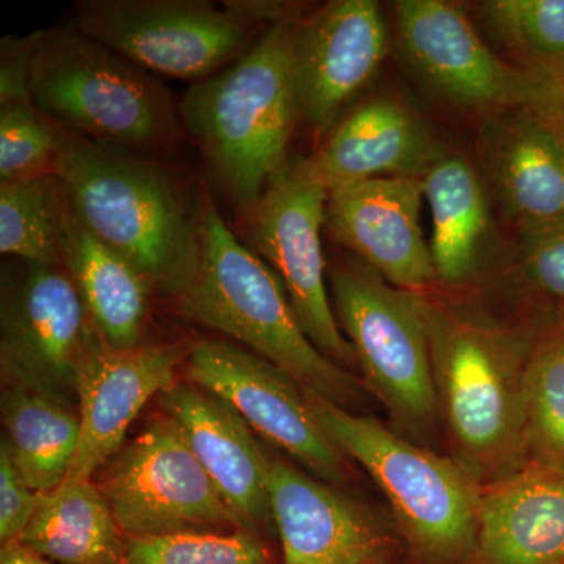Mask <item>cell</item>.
Returning a JSON list of instances; mask_svg holds the SVG:
<instances>
[{
    "label": "cell",
    "mask_w": 564,
    "mask_h": 564,
    "mask_svg": "<svg viewBox=\"0 0 564 564\" xmlns=\"http://www.w3.org/2000/svg\"><path fill=\"white\" fill-rule=\"evenodd\" d=\"M31 95L58 128L121 150L162 147L180 132L169 88L77 28L43 32Z\"/></svg>",
    "instance_id": "cell-6"
},
{
    "label": "cell",
    "mask_w": 564,
    "mask_h": 564,
    "mask_svg": "<svg viewBox=\"0 0 564 564\" xmlns=\"http://www.w3.org/2000/svg\"><path fill=\"white\" fill-rule=\"evenodd\" d=\"M162 403L243 524L254 530L273 521V459L263 452L242 415L220 397L187 384L174 383L166 389Z\"/></svg>",
    "instance_id": "cell-17"
},
{
    "label": "cell",
    "mask_w": 564,
    "mask_h": 564,
    "mask_svg": "<svg viewBox=\"0 0 564 564\" xmlns=\"http://www.w3.org/2000/svg\"><path fill=\"white\" fill-rule=\"evenodd\" d=\"M66 203L68 196L54 173L0 182V252L18 261L62 265Z\"/></svg>",
    "instance_id": "cell-26"
},
{
    "label": "cell",
    "mask_w": 564,
    "mask_h": 564,
    "mask_svg": "<svg viewBox=\"0 0 564 564\" xmlns=\"http://www.w3.org/2000/svg\"><path fill=\"white\" fill-rule=\"evenodd\" d=\"M400 50L430 88L459 106L521 107L524 66L497 57L463 9L445 0L395 3Z\"/></svg>",
    "instance_id": "cell-14"
},
{
    "label": "cell",
    "mask_w": 564,
    "mask_h": 564,
    "mask_svg": "<svg viewBox=\"0 0 564 564\" xmlns=\"http://www.w3.org/2000/svg\"><path fill=\"white\" fill-rule=\"evenodd\" d=\"M122 564H270L254 530L128 538Z\"/></svg>",
    "instance_id": "cell-28"
},
{
    "label": "cell",
    "mask_w": 564,
    "mask_h": 564,
    "mask_svg": "<svg viewBox=\"0 0 564 564\" xmlns=\"http://www.w3.org/2000/svg\"><path fill=\"white\" fill-rule=\"evenodd\" d=\"M3 440L33 491H55L68 477L80 443V414L68 404L20 389L2 391Z\"/></svg>",
    "instance_id": "cell-25"
},
{
    "label": "cell",
    "mask_w": 564,
    "mask_h": 564,
    "mask_svg": "<svg viewBox=\"0 0 564 564\" xmlns=\"http://www.w3.org/2000/svg\"><path fill=\"white\" fill-rule=\"evenodd\" d=\"M76 28L163 76L202 82L254 46L259 22L206 0H77Z\"/></svg>",
    "instance_id": "cell-9"
},
{
    "label": "cell",
    "mask_w": 564,
    "mask_h": 564,
    "mask_svg": "<svg viewBox=\"0 0 564 564\" xmlns=\"http://www.w3.org/2000/svg\"><path fill=\"white\" fill-rule=\"evenodd\" d=\"M521 234V265L538 291L564 306V215Z\"/></svg>",
    "instance_id": "cell-31"
},
{
    "label": "cell",
    "mask_w": 564,
    "mask_h": 564,
    "mask_svg": "<svg viewBox=\"0 0 564 564\" xmlns=\"http://www.w3.org/2000/svg\"><path fill=\"white\" fill-rule=\"evenodd\" d=\"M302 20L270 25L242 58L192 84L180 106L223 191L245 214L284 169L300 120L292 47Z\"/></svg>",
    "instance_id": "cell-4"
},
{
    "label": "cell",
    "mask_w": 564,
    "mask_h": 564,
    "mask_svg": "<svg viewBox=\"0 0 564 564\" xmlns=\"http://www.w3.org/2000/svg\"><path fill=\"white\" fill-rule=\"evenodd\" d=\"M270 497L284 564H383L373 519L314 475L273 459Z\"/></svg>",
    "instance_id": "cell-18"
},
{
    "label": "cell",
    "mask_w": 564,
    "mask_h": 564,
    "mask_svg": "<svg viewBox=\"0 0 564 564\" xmlns=\"http://www.w3.org/2000/svg\"><path fill=\"white\" fill-rule=\"evenodd\" d=\"M304 395L326 437L383 491L400 533L423 563L458 564L474 555L484 485L462 463L318 393L304 389Z\"/></svg>",
    "instance_id": "cell-5"
},
{
    "label": "cell",
    "mask_w": 564,
    "mask_h": 564,
    "mask_svg": "<svg viewBox=\"0 0 564 564\" xmlns=\"http://www.w3.org/2000/svg\"><path fill=\"white\" fill-rule=\"evenodd\" d=\"M198 207L202 258L191 288L177 300L181 313L250 348L307 391L347 410L361 402L362 380L315 347L278 274L237 240L209 195Z\"/></svg>",
    "instance_id": "cell-3"
},
{
    "label": "cell",
    "mask_w": 564,
    "mask_h": 564,
    "mask_svg": "<svg viewBox=\"0 0 564 564\" xmlns=\"http://www.w3.org/2000/svg\"><path fill=\"white\" fill-rule=\"evenodd\" d=\"M54 174L82 225L133 263L154 292L176 300L187 292L202 258L199 207L188 206L169 172L62 129Z\"/></svg>",
    "instance_id": "cell-1"
},
{
    "label": "cell",
    "mask_w": 564,
    "mask_h": 564,
    "mask_svg": "<svg viewBox=\"0 0 564 564\" xmlns=\"http://www.w3.org/2000/svg\"><path fill=\"white\" fill-rule=\"evenodd\" d=\"M433 218L430 251L437 281L458 285L474 273L488 236L484 188L463 155H443L422 176Z\"/></svg>",
    "instance_id": "cell-24"
},
{
    "label": "cell",
    "mask_w": 564,
    "mask_h": 564,
    "mask_svg": "<svg viewBox=\"0 0 564 564\" xmlns=\"http://www.w3.org/2000/svg\"><path fill=\"white\" fill-rule=\"evenodd\" d=\"M422 177H381L329 192L326 226L389 284L423 293L437 281L421 229Z\"/></svg>",
    "instance_id": "cell-15"
},
{
    "label": "cell",
    "mask_w": 564,
    "mask_h": 564,
    "mask_svg": "<svg viewBox=\"0 0 564 564\" xmlns=\"http://www.w3.org/2000/svg\"><path fill=\"white\" fill-rule=\"evenodd\" d=\"M524 69L527 91L521 107L540 115L564 140V57L524 65Z\"/></svg>",
    "instance_id": "cell-33"
},
{
    "label": "cell",
    "mask_w": 564,
    "mask_h": 564,
    "mask_svg": "<svg viewBox=\"0 0 564 564\" xmlns=\"http://www.w3.org/2000/svg\"><path fill=\"white\" fill-rule=\"evenodd\" d=\"M61 147L62 129L35 104H0V181L54 173Z\"/></svg>",
    "instance_id": "cell-30"
},
{
    "label": "cell",
    "mask_w": 564,
    "mask_h": 564,
    "mask_svg": "<svg viewBox=\"0 0 564 564\" xmlns=\"http://www.w3.org/2000/svg\"><path fill=\"white\" fill-rule=\"evenodd\" d=\"M106 345L62 265L20 261L3 273V388L40 393L74 408L85 370Z\"/></svg>",
    "instance_id": "cell-8"
},
{
    "label": "cell",
    "mask_w": 564,
    "mask_h": 564,
    "mask_svg": "<svg viewBox=\"0 0 564 564\" xmlns=\"http://www.w3.org/2000/svg\"><path fill=\"white\" fill-rule=\"evenodd\" d=\"M61 261L104 343L113 350L140 347L154 289L133 263L82 225L69 199Z\"/></svg>",
    "instance_id": "cell-22"
},
{
    "label": "cell",
    "mask_w": 564,
    "mask_h": 564,
    "mask_svg": "<svg viewBox=\"0 0 564 564\" xmlns=\"http://www.w3.org/2000/svg\"><path fill=\"white\" fill-rule=\"evenodd\" d=\"M0 564H55L44 558L31 549L25 547L20 541L2 544L0 549Z\"/></svg>",
    "instance_id": "cell-35"
},
{
    "label": "cell",
    "mask_w": 564,
    "mask_h": 564,
    "mask_svg": "<svg viewBox=\"0 0 564 564\" xmlns=\"http://www.w3.org/2000/svg\"><path fill=\"white\" fill-rule=\"evenodd\" d=\"M494 187L519 232L564 215V140L540 115L511 107L486 140Z\"/></svg>",
    "instance_id": "cell-21"
},
{
    "label": "cell",
    "mask_w": 564,
    "mask_h": 564,
    "mask_svg": "<svg viewBox=\"0 0 564 564\" xmlns=\"http://www.w3.org/2000/svg\"><path fill=\"white\" fill-rule=\"evenodd\" d=\"M187 373L315 478L328 485L347 481V458L322 432L302 384L280 367L228 340L203 339L191 345Z\"/></svg>",
    "instance_id": "cell-12"
},
{
    "label": "cell",
    "mask_w": 564,
    "mask_h": 564,
    "mask_svg": "<svg viewBox=\"0 0 564 564\" xmlns=\"http://www.w3.org/2000/svg\"><path fill=\"white\" fill-rule=\"evenodd\" d=\"M104 467L98 488L124 536L248 529L169 414L148 423Z\"/></svg>",
    "instance_id": "cell-10"
},
{
    "label": "cell",
    "mask_w": 564,
    "mask_h": 564,
    "mask_svg": "<svg viewBox=\"0 0 564 564\" xmlns=\"http://www.w3.org/2000/svg\"><path fill=\"white\" fill-rule=\"evenodd\" d=\"M441 419L463 464L481 485L529 464L525 369L534 339L425 295Z\"/></svg>",
    "instance_id": "cell-2"
},
{
    "label": "cell",
    "mask_w": 564,
    "mask_h": 564,
    "mask_svg": "<svg viewBox=\"0 0 564 564\" xmlns=\"http://www.w3.org/2000/svg\"><path fill=\"white\" fill-rule=\"evenodd\" d=\"M332 284L364 388L384 404L397 433L417 444L432 440L441 411L425 292L395 288L362 261L336 267Z\"/></svg>",
    "instance_id": "cell-7"
},
{
    "label": "cell",
    "mask_w": 564,
    "mask_h": 564,
    "mask_svg": "<svg viewBox=\"0 0 564 564\" xmlns=\"http://www.w3.org/2000/svg\"><path fill=\"white\" fill-rule=\"evenodd\" d=\"M329 191L304 162L284 165L248 212L256 254L278 274L300 325L315 347L344 369H358L355 350L334 317L326 289L321 229Z\"/></svg>",
    "instance_id": "cell-11"
},
{
    "label": "cell",
    "mask_w": 564,
    "mask_h": 564,
    "mask_svg": "<svg viewBox=\"0 0 564 564\" xmlns=\"http://www.w3.org/2000/svg\"><path fill=\"white\" fill-rule=\"evenodd\" d=\"M556 323H558L560 328L564 329V306L560 310L558 318H556Z\"/></svg>",
    "instance_id": "cell-36"
},
{
    "label": "cell",
    "mask_w": 564,
    "mask_h": 564,
    "mask_svg": "<svg viewBox=\"0 0 564 564\" xmlns=\"http://www.w3.org/2000/svg\"><path fill=\"white\" fill-rule=\"evenodd\" d=\"M525 444L529 464L564 470V329L556 322L527 361Z\"/></svg>",
    "instance_id": "cell-27"
},
{
    "label": "cell",
    "mask_w": 564,
    "mask_h": 564,
    "mask_svg": "<svg viewBox=\"0 0 564 564\" xmlns=\"http://www.w3.org/2000/svg\"><path fill=\"white\" fill-rule=\"evenodd\" d=\"M388 50V28L373 0H333L303 18L292 47L300 120L326 131L372 79Z\"/></svg>",
    "instance_id": "cell-13"
},
{
    "label": "cell",
    "mask_w": 564,
    "mask_h": 564,
    "mask_svg": "<svg viewBox=\"0 0 564 564\" xmlns=\"http://www.w3.org/2000/svg\"><path fill=\"white\" fill-rule=\"evenodd\" d=\"M95 481H63L46 494L20 543L55 564H122L126 544Z\"/></svg>",
    "instance_id": "cell-23"
},
{
    "label": "cell",
    "mask_w": 564,
    "mask_h": 564,
    "mask_svg": "<svg viewBox=\"0 0 564 564\" xmlns=\"http://www.w3.org/2000/svg\"><path fill=\"white\" fill-rule=\"evenodd\" d=\"M191 347L143 345L93 358L79 388L80 443L65 481H90L122 448L126 433L155 393L176 383Z\"/></svg>",
    "instance_id": "cell-16"
},
{
    "label": "cell",
    "mask_w": 564,
    "mask_h": 564,
    "mask_svg": "<svg viewBox=\"0 0 564 564\" xmlns=\"http://www.w3.org/2000/svg\"><path fill=\"white\" fill-rule=\"evenodd\" d=\"M477 564H564V470L527 464L484 486Z\"/></svg>",
    "instance_id": "cell-20"
},
{
    "label": "cell",
    "mask_w": 564,
    "mask_h": 564,
    "mask_svg": "<svg viewBox=\"0 0 564 564\" xmlns=\"http://www.w3.org/2000/svg\"><path fill=\"white\" fill-rule=\"evenodd\" d=\"M441 158L432 132L413 111L395 99L375 98L303 162L332 192L381 177H422Z\"/></svg>",
    "instance_id": "cell-19"
},
{
    "label": "cell",
    "mask_w": 564,
    "mask_h": 564,
    "mask_svg": "<svg viewBox=\"0 0 564 564\" xmlns=\"http://www.w3.org/2000/svg\"><path fill=\"white\" fill-rule=\"evenodd\" d=\"M46 494L33 491L14 466L9 444H0V541H18L39 513Z\"/></svg>",
    "instance_id": "cell-32"
},
{
    "label": "cell",
    "mask_w": 564,
    "mask_h": 564,
    "mask_svg": "<svg viewBox=\"0 0 564 564\" xmlns=\"http://www.w3.org/2000/svg\"><path fill=\"white\" fill-rule=\"evenodd\" d=\"M480 9L497 36L524 55L525 65L564 57V0H488Z\"/></svg>",
    "instance_id": "cell-29"
},
{
    "label": "cell",
    "mask_w": 564,
    "mask_h": 564,
    "mask_svg": "<svg viewBox=\"0 0 564 564\" xmlns=\"http://www.w3.org/2000/svg\"><path fill=\"white\" fill-rule=\"evenodd\" d=\"M43 32L3 36L0 46V104L33 102L31 69Z\"/></svg>",
    "instance_id": "cell-34"
}]
</instances>
